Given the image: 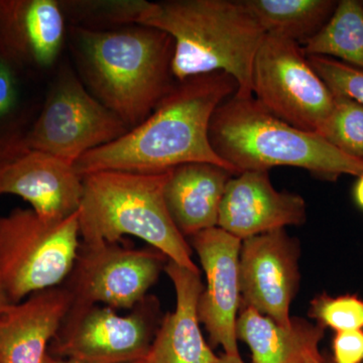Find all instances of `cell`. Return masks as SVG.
Masks as SVG:
<instances>
[{
    "instance_id": "6da1fadb",
    "label": "cell",
    "mask_w": 363,
    "mask_h": 363,
    "mask_svg": "<svg viewBox=\"0 0 363 363\" xmlns=\"http://www.w3.org/2000/svg\"><path fill=\"white\" fill-rule=\"evenodd\" d=\"M238 89L235 79L224 72L178 81L143 123L80 157L76 171L81 177L101 171L152 174L208 162L238 175L209 140L212 116Z\"/></svg>"
},
{
    "instance_id": "7a4b0ae2",
    "label": "cell",
    "mask_w": 363,
    "mask_h": 363,
    "mask_svg": "<svg viewBox=\"0 0 363 363\" xmlns=\"http://www.w3.org/2000/svg\"><path fill=\"white\" fill-rule=\"evenodd\" d=\"M68 43L83 84L130 130L143 123L178 82L172 71L174 40L156 28L69 26Z\"/></svg>"
},
{
    "instance_id": "3957f363",
    "label": "cell",
    "mask_w": 363,
    "mask_h": 363,
    "mask_svg": "<svg viewBox=\"0 0 363 363\" xmlns=\"http://www.w3.org/2000/svg\"><path fill=\"white\" fill-rule=\"evenodd\" d=\"M138 25L173 39L177 81L224 72L238 82L236 95L253 96V61L267 33L243 0L147 1Z\"/></svg>"
},
{
    "instance_id": "277c9868",
    "label": "cell",
    "mask_w": 363,
    "mask_h": 363,
    "mask_svg": "<svg viewBox=\"0 0 363 363\" xmlns=\"http://www.w3.org/2000/svg\"><path fill=\"white\" fill-rule=\"evenodd\" d=\"M209 140L217 156L238 174L295 167L328 180L363 175V161L272 116L255 96L234 94L222 102L210 121Z\"/></svg>"
},
{
    "instance_id": "5b68a950",
    "label": "cell",
    "mask_w": 363,
    "mask_h": 363,
    "mask_svg": "<svg viewBox=\"0 0 363 363\" xmlns=\"http://www.w3.org/2000/svg\"><path fill=\"white\" fill-rule=\"evenodd\" d=\"M169 171H101L82 177L78 211L81 241L119 242L125 235L135 236L169 260L199 271L191 259L190 245L172 220L164 203Z\"/></svg>"
},
{
    "instance_id": "8992f818",
    "label": "cell",
    "mask_w": 363,
    "mask_h": 363,
    "mask_svg": "<svg viewBox=\"0 0 363 363\" xmlns=\"http://www.w3.org/2000/svg\"><path fill=\"white\" fill-rule=\"evenodd\" d=\"M80 245L78 212L62 221L21 208L0 216V285L9 302L63 285Z\"/></svg>"
},
{
    "instance_id": "52a82bcc",
    "label": "cell",
    "mask_w": 363,
    "mask_h": 363,
    "mask_svg": "<svg viewBox=\"0 0 363 363\" xmlns=\"http://www.w3.org/2000/svg\"><path fill=\"white\" fill-rule=\"evenodd\" d=\"M128 130L116 113L91 94L75 70L62 65L30 130L6 160L39 150L75 164L87 152L114 142Z\"/></svg>"
},
{
    "instance_id": "ba28073f",
    "label": "cell",
    "mask_w": 363,
    "mask_h": 363,
    "mask_svg": "<svg viewBox=\"0 0 363 363\" xmlns=\"http://www.w3.org/2000/svg\"><path fill=\"white\" fill-rule=\"evenodd\" d=\"M160 315V303L149 296L126 315L106 306L72 303L48 353L74 363L142 362L161 325Z\"/></svg>"
},
{
    "instance_id": "9c48e42d",
    "label": "cell",
    "mask_w": 363,
    "mask_h": 363,
    "mask_svg": "<svg viewBox=\"0 0 363 363\" xmlns=\"http://www.w3.org/2000/svg\"><path fill=\"white\" fill-rule=\"evenodd\" d=\"M252 94L272 116L319 133L335 96L308 62L298 43L267 33L252 67Z\"/></svg>"
},
{
    "instance_id": "30bf717a",
    "label": "cell",
    "mask_w": 363,
    "mask_h": 363,
    "mask_svg": "<svg viewBox=\"0 0 363 363\" xmlns=\"http://www.w3.org/2000/svg\"><path fill=\"white\" fill-rule=\"evenodd\" d=\"M168 260L154 247L136 250L119 242L81 241L63 286L73 304L131 310L147 297Z\"/></svg>"
},
{
    "instance_id": "8fae6325",
    "label": "cell",
    "mask_w": 363,
    "mask_h": 363,
    "mask_svg": "<svg viewBox=\"0 0 363 363\" xmlns=\"http://www.w3.org/2000/svg\"><path fill=\"white\" fill-rule=\"evenodd\" d=\"M300 248L285 229L241 242L240 288L243 306L290 327V307L300 284Z\"/></svg>"
},
{
    "instance_id": "7c38bea8",
    "label": "cell",
    "mask_w": 363,
    "mask_h": 363,
    "mask_svg": "<svg viewBox=\"0 0 363 363\" xmlns=\"http://www.w3.org/2000/svg\"><path fill=\"white\" fill-rule=\"evenodd\" d=\"M206 276L198 312L213 345L225 354L240 355L236 320L241 302L240 253L241 241L219 227L190 238Z\"/></svg>"
},
{
    "instance_id": "4fadbf2b",
    "label": "cell",
    "mask_w": 363,
    "mask_h": 363,
    "mask_svg": "<svg viewBox=\"0 0 363 363\" xmlns=\"http://www.w3.org/2000/svg\"><path fill=\"white\" fill-rule=\"evenodd\" d=\"M58 0H0V56L28 73L51 70L68 40Z\"/></svg>"
},
{
    "instance_id": "5bb4252c",
    "label": "cell",
    "mask_w": 363,
    "mask_h": 363,
    "mask_svg": "<svg viewBox=\"0 0 363 363\" xmlns=\"http://www.w3.org/2000/svg\"><path fill=\"white\" fill-rule=\"evenodd\" d=\"M16 195L45 220L62 221L77 213L83 178L72 162L28 150L0 162V197Z\"/></svg>"
},
{
    "instance_id": "9a60e30c",
    "label": "cell",
    "mask_w": 363,
    "mask_h": 363,
    "mask_svg": "<svg viewBox=\"0 0 363 363\" xmlns=\"http://www.w3.org/2000/svg\"><path fill=\"white\" fill-rule=\"evenodd\" d=\"M307 219V205L301 196L279 192L269 172L247 171L227 184L219 209L218 227L241 241L301 225Z\"/></svg>"
},
{
    "instance_id": "2e32d148",
    "label": "cell",
    "mask_w": 363,
    "mask_h": 363,
    "mask_svg": "<svg viewBox=\"0 0 363 363\" xmlns=\"http://www.w3.org/2000/svg\"><path fill=\"white\" fill-rule=\"evenodd\" d=\"M73 298L63 285L0 311V363H43Z\"/></svg>"
},
{
    "instance_id": "e0dca14e",
    "label": "cell",
    "mask_w": 363,
    "mask_h": 363,
    "mask_svg": "<svg viewBox=\"0 0 363 363\" xmlns=\"http://www.w3.org/2000/svg\"><path fill=\"white\" fill-rule=\"evenodd\" d=\"M164 272L176 291V308L162 319L145 363H215V355L200 328V271L168 260Z\"/></svg>"
},
{
    "instance_id": "ac0fdd59",
    "label": "cell",
    "mask_w": 363,
    "mask_h": 363,
    "mask_svg": "<svg viewBox=\"0 0 363 363\" xmlns=\"http://www.w3.org/2000/svg\"><path fill=\"white\" fill-rule=\"evenodd\" d=\"M233 176L236 175L208 162H189L169 171L164 203L184 238L218 227L222 198Z\"/></svg>"
},
{
    "instance_id": "d6986e66",
    "label": "cell",
    "mask_w": 363,
    "mask_h": 363,
    "mask_svg": "<svg viewBox=\"0 0 363 363\" xmlns=\"http://www.w3.org/2000/svg\"><path fill=\"white\" fill-rule=\"evenodd\" d=\"M325 328L292 318L284 327L248 306L236 320V337L247 343L253 363H307V357L319 350Z\"/></svg>"
},
{
    "instance_id": "ffe728a7",
    "label": "cell",
    "mask_w": 363,
    "mask_h": 363,
    "mask_svg": "<svg viewBox=\"0 0 363 363\" xmlns=\"http://www.w3.org/2000/svg\"><path fill=\"white\" fill-rule=\"evenodd\" d=\"M266 33L302 43L314 37L330 20L333 0H243Z\"/></svg>"
},
{
    "instance_id": "44dd1931",
    "label": "cell",
    "mask_w": 363,
    "mask_h": 363,
    "mask_svg": "<svg viewBox=\"0 0 363 363\" xmlns=\"http://www.w3.org/2000/svg\"><path fill=\"white\" fill-rule=\"evenodd\" d=\"M302 50L306 56L327 57L363 70V2L338 1L330 20Z\"/></svg>"
},
{
    "instance_id": "7402d4cb",
    "label": "cell",
    "mask_w": 363,
    "mask_h": 363,
    "mask_svg": "<svg viewBox=\"0 0 363 363\" xmlns=\"http://www.w3.org/2000/svg\"><path fill=\"white\" fill-rule=\"evenodd\" d=\"M30 75L11 60L0 56V162L9 157L38 116L26 90Z\"/></svg>"
},
{
    "instance_id": "603a6c76",
    "label": "cell",
    "mask_w": 363,
    "mask_h": 363,
    "mask_svg": "<svg viewBox=\"0 0 363 363\" xmlns=\"http://www.w3.org/2000/svg\"><path fill=\"white\" fill-rule=\"evenodd\" d=\"M70 26L111 30L138 25L145 0H64L60 1Z\"/></svg>"
},
{
    "instance_id": "cb8c5ba5",
    "label": "cell",
    "mask_w": 363,
    "mask_h": 363,
    "mask_svg": "<svg viewBox=\"0 0 363 363\" xmlns=\"http://www.w3.org/2000/svg\"><path fill=\"white\" fill-rule=\"evenodd\" d=\"M333 111L318 135L346 156L363 161V104L334 94Z\"/></svg>"
},
{
    "instance_id": "d4e9b609",
    "label": "cell",
    "mask_w": 363,
    "mask_h": 363,
    "mask_svg": "<svg viewBox=\"0 0 363 363\" xmlns=\"http://www.w3.org/2000/svg\"><path fill=\"white\" fill-rule=\"evenodd\" d=\"M309 316L335 332L363 329V300L357 295L322 294L312 301Z\"/></svg>"
},
{
    "instance_id": "484cf974",
    "label": "cell",
    "mask_w": 363,
    "mask_h": 363,
    "mask_svg": "<svg viewBox=\"0 0 363 363\" xmlns=\"http://www.w3.org/2000/svg\"><path fill=\"white\" fill-rule=\"evenodd\" d=\"M308 62L334 94L363 104V70L327 57L307 56Z\"/></svg>"
},
{
    "instance_id": "4316f807",
    "label": "cell",
    "mask_w": 363,
    "mask_h": 363,
    "mask_svg": "<svg viewBox=\"0 0 363 363\" xmlns=\"http://www.w3.org/2000/svg\"><path fill=\"white\" fill-rule=\"evenodd\" d=\"M332 351L334 363H363V329L335 332Z\"/></svg>"
},
{
    "instance_id": "83f0119b",
    "label": "cell",
    "mask_w": 363,
    "mask_h": 363,
    "mask_svg": "<svg viewBox=\"0 0 363 363\" xmlns=\"http://www.w3.org/2000/svg\"><path fill=\"white\" fill-rule=\"evenodd\" d=\"M353 195H354V200L358 206L363 209V175L358 177Z\"/></svg>"
},
{
    "instance_id": "f1b7e54d",
    "label": "cell",
    "mask_w": 363,
    "mask_h": 363,
    "mask_svg": "<svg viewBox=\"0 0 363 363\" xmlns=\"http://www.w3.org/2000/svg\"><path fill=\"white\" fill-rule=\"evenodd\" d=\"M307 363H334L331 357L322 354L319 350L312 352L307 357Z\"/></svg>"
},
{
    "instance_id": "f546056e",
    "label": "cell",
    "mask_w": 363,
    "mask_h": 363,
    "mask_svg": "<svg viewBox=\"0 0 363 363\" xmlns=\"http://www.w3.org/2000/svg\"><path fill=\"white\" fill-rule=\"evenodd\" d=\"M215 363H245L241 359L240 355H229L224 353L221 357H217Z\"/></svg>"
},
{
    "instance_id": "4dcf8cb0",
    "label": "cell",
    "mask_w": 363,
    "mask_h": 363,
    "mask_svg": "<svg viewBox=\"0 0 363 363\" xmlns=\"http://www.w3.org/2000/svg\"><path fill=\"white\" fill-rule=\"evenodd\" d=\"M9 304H11V303L9 302V298L6 297V293L4 292L1 285H0V311H1L2 309H4V308H6V306Z\"/></svg>"
},
{
    "instance_id": "1f68e13d",
    "label": "cell",
    "mask_w": 363,
    "mask_h": 363,
    "mask_svg": "<svg viewBox=\"0 0 363 363\" xmlns=\"http://www.w3.org/2000/svg\"><path fill=\"white\" fill-rule=\"evenodd\" d=\"M43 363H74L72 362H69V360L65 359H61V358H57L52 357V355H50L49 353H48L47 355H45V357L44 358V362Z\"/></svg>"
},
{
    "instance_id": "d6a6232c",
    "label": "cell",
    "mask_w": 363,
    "mask_h": 363,
    "mask_svg": "<svg viewBox=\"0 0 363 363\" xmlns=\"http://www.w3.org/2000/svg\"><path fill=\"white\" fill-rule=\"evenodd\" d=\"M135 363H145V362H143V360H142V362H135Z\"/></svg>"
},
{
    "instance_id": "836d02e7",
    "label": "cell",
    "mask_w": 363,
    "mask_h": 363,
    "mask_svg": "<svg viewBox=\"0 0 363 363\" xmlns=\"http://www.w3.org/2000/svg\"><path fill=\"white\" fill-rule=\"evenodd\" d=\"M363 2V1H362Z\"/></svg>"
}]
</instances>
